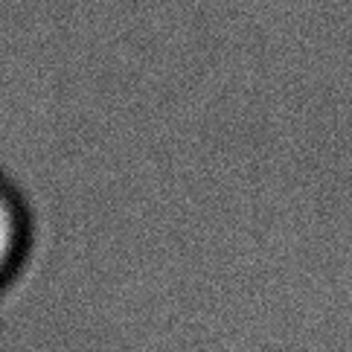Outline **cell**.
<instances>
[{"mask_svg":"<svg viewBox=\"0 0 352 352\" xmlns=\"http://www.w3.org/2000/svg\"><path fill=\"white\" fill-rule=\"evenodd\" d=\"M27 250V212L18 195L0 181V288H3Z\"/></svg>","mask_w":352,"mask_h":352,"instance_id":"obj_1","label":"cell"}]
</instances>
